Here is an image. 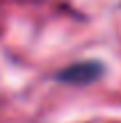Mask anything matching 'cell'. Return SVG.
<instances>
[{
    "mask_svg": "<svg viewBox=\"0 0 121 123\" xmlns=\"http://www.w3.org/2000/svg\"><path fill=\"white\" fill-rule=\"evenodd\" d=\"M103 71V66L96 64V62H82V64H73L69 68L59 71L57 78L64 82H73V84H87L91 80H96Z\"/></svg>",
    "mask_w": 121,
    "mask_h": 123,
    "instance_id": "obj_1",
    "label": "cell"
}]
</instances>
